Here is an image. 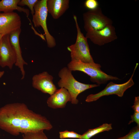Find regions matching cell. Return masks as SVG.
Returning <instances> with one entry per match:
<instances>
[{
  "label": "cell",
  "instance_id": "obj_10",
  "mask_svg": "<svg viewBox=\"0 0 139 139\" xmlns=\"http://www.w3.org/2000/svg\"><path fill=\"white\" fill-rule=\"evenodd\" d=\"M20 16L14 12H0V34H9L13 31L21 28Z\"/></svg>",
  "mask_w": 139,
  "mask_h": 139
},
{
  "label": "cell",
  "instance_id": "obj_18",
  "mask_svg": "<svg viewBox=\"0 0 139 139\" xmlns=\"http://www.w3.org/2000/svg\"><path fill=\"white\" fill-rule=\"evenodd\" d=\"M117 139H139V126L133 128L127 135Z\"/></svg>",
  "mask_w": 139,
  "mask_h": 139
},
{
  "label": "cell",
  "instance_id": "obj_6",
  "mask_svg": "<svg viewBox=\"0 0 139 139\" xmlns=\"http://www.w3.org/2000/svg\"><path fill=\"white\" fill-rule=\"evenodd\" d=\"M83 19L84 28L86 33L101 30L112 23L111 19L103 13L99 7L84 13Z\"/></svg>",
  "mask_w": 139,
  "mask_h": 139
},
{
  "label": "cell",
  "instance_id": "obj_1",
  "mask_svg": "<svg viewBox=\"0 0 139 139\" xmlns=\"http://www.w3.org/2000/svg\"><path fill=\"white\" fill-rule=\"evenodd\" d=\"M53 126L45 117L22 103H8L0 108V129L14 136L50 130Z\"/></svg>",
  "mask_w": 139,
  "mask_h": 139
},
{
  "label": "cell",
  "instance_id": "obj_4",
  "mask_svg": "<svg viewBox=\"0 0 139 139\" xmlns=\"http://www.w3.org/2000/svg\"><path fill=\"white\" fill-rule=\"evenodd\" d=\"M73 18L77 31L76 41L75 44L67 47L70 52L71 61H80L85 63H94L90 53L88 39L81 31L76 16L74 15Z\"/></svg>",
  "mask_w": 139,
  "mask_h": 139
},
{
  "label": "cell",
  "instance_id": "obj_7",
  "mask_svg": "<svg viewBox=\"0 0 139 139\" xmlns=\"http://www.w3.org/2000/svg\"><path fill=\"white\" fill-rule=\"evenodd\" d=\"M138 65V63L136 64L132 74L127 82L121 84H117L110 82L101 91L96 94L89 95L86 97L85 101L89 102L95 101L103 96L110 95L116 94L119 97H123L125 92L134 84L133 77Z\"/></svg>",
  "mask_w": 139,
  "mask_h": 139
},
{
  "label": "cell",
  "instance_id": "obj_26",
  "mask_svg": "<svg viewBox=\"0 0 139 139\" xmlns=\"http://www.w3.org/2000/svg\"></svg>",
  "mask_w": 139,
  "mask_h": 139
},
{
  "label": "cell",
  "instance_id": "obj_13",
  "mask_svg": "<svg viewBox=\"0 0 139 139\" xmlns=\"http://www.w3.org/2000/svg\"><path fill=\"white\" fill-rule=\"evenodd\" d=\"M71 96L68 90L61 88L57 89L55 92L48 99L47 103L48 106L52 108L56 109L65 107L68 102H71Z\"/></svg>",
  "mask_w": 139,
  "mask_h": 139
},
{
  "label": "cell",
  "instance_id": "obj_21",
  "mask_svg": "<svg viewBox=\"0 0 139 139\" xmlns=\"http://www.w3.org/2000/svg\"><path fill=\"white\" fill-rule=\"evenodd\" d=\"M84 5L89 10H93L99 7V4L97 0H86L84 2Z\"/></svg>",
  "mask_w": 139,
  "mask_h": 139
},
{
  "label": "cell",
  "instance_id": "obj_22",
  "mask_svg": "<svg viewBox=\"0 0 139 139\" xmlns=\"http://www.w3.org/2000/svg\"><path fill=\"white\" fill-rule=\"evenodd\" d=\"M131 120L128 123L130 124L133 122H135L137 125L139 126V112L134 111V114L131 116Z\"/></svg>",
  "mask_w": 139,
  "mask_h": 139
},
{
  "label": "cell",
  "instance_id": "obj_19",
  "mask_svg": "<svg viewBox=\"0 0 139 139\" xmlns=\"http://www.w3.org/2000/svg\"><path fill=\"white\" fill-rule=\"evenodd\" d=\"M59 137L61 139L67 138H78L81 137V135L73 131H69L66 130L59 132Z\"/></svg>",
  "mask_w": 139,
  "mask_h": 139
},
{
  "label": "cell",
  "instance_id": "obj_8",
  "mask_svg": "<svg viewBox=\"0 0 139 139\" xmlns=\"http://www.w3.org/2000/svg\"><path fill=\"white\" fill-rule=\"evenodd\" d=\"M16 61V54L10 43L9 34L4 35L0 46V66L7 67L11 70Z\"/></svg>",
  "mask_w": 139,
  "mask_h": 139
},
{
  "label": "cell",
  "instance_id": "obj_20",
  "mask_svg": "<svg viewBox=\"0 0 139 139\" xmlns=\"http://www.w3.org/2000/svg\"><path fill=\"white\" fill-rule=\"evenodd\" d=\"M38 0H21L18 3L19 6H27L30 9L32 16L34 13V7Z\"/></svg>",
  "mask_w": 139,
  "mask_h": 139
},
{
  "label": "cell",
  "instance_id": "obj_25",
  "mask_svg": "<svg viewBox=\"0 0 139 139\" xmlns=\"http://www.w3.org/2000/svg\"><path fill=\"white\" fill-rule=\"evenodd\" d=\"M4 35L0 34V46L1 45L2 39L3 37V36Z\"/></svg>",
  "mask_w": 139,
  "mask_h": 139
},
{
  "label": "cell",
  "instance_id": "obj_9",
  "mask_svg": "<svg viewBox=\"0 0 139 139\" xmlns=\"http://www.w3.org/2000/svg\"><path fill=\"white\" fill-rule=\"evenodd\" d=\"M85 37L94 44L101 46L117 38L115 27L112 25L100 30L86 33Z\"/></svg>",
  "mask_w": 139,
  "mask_h": 139
},
{
  "label": "cell",
  "instance_id": "obj_16",
  "mask_svg": "<svg viewBox=\"0 0 139 139\" xmlns=\"http://www.w3.org/2000/svg\"><path fill=\"white\" fill-rule=\"evenodd\" d=\"M112 129V124L105 123L95 128L89 129L81 135L79 139H90L95 135L105 131Z\"/></svg>",
  "mask_w": 139,
  "mask_h": 139
},
{
  "label": "cell",
  "instance_id": "obj_12",
  "mask_svg": "<svg viewBox=\"0 0 139 139\" xmlns=\"http://www.w3.org/2000/svg\"><path fill=\"white\" fill-rule=\"evenodd\" d=\"M21 31V28L14 30L9 34V38L10 43L15 52L16 61L15 64L20 69L22 75L21 80L25 77V72L24 66L27 65L28 63L23 59L21 49L20 45L19 37Z\"/></svg>",
  "mask_w": 139,
  "mask_h": 139
},
{
  "label": "cell",
  "instance_id": "obj_15",
  "mask_svg": "<svg viewBox=\"0 0 139 139\" xmlns=\"http://www.w3.org/2000/svg\"><path fill=\"white\" fill-rule=\"evenodd\" d=\"M20 0H2L0 1V12H7L17 10L23 12L28 17L30 14L29 10L18 5Z\"/></svg>",
  "mask_w": 139,
  "mask_h": 139
},
{
  "label": "cell",
  "instance_id": "obj_23",
  "mask_svg": "<svg viewBox=\"0 0 139 139\" xmlns=\"http://www.w3.org/2000/svg\"><path fill=\"white\" fill-rule=\"evenodd\" d=\"M132 108L134 111L139 112V97H135L133 105Z\"/></svg>",
  "mask_w": 139,
  "mask_h": 139
},
{
  "label": "cell",
  "instance_id": "obj_11",
  "mask_svg": "<svg viewBox=\"0 0 139 139\" xmlns=\"http://www.w3.org/2000/svg\"><path fill=\"white\" fill-rule=\"evenodd\" d=\"M53 76L47 71L34 75L32 78V85L35 89L50 95L57 90L54 84Z\"/></svg>",
  "mask_w": 139,
  "mask_h": 139
},
{
  "label": "cell",
  "instance_id": "obj_24",
  "mask_svg": "<svg viewBox=\"0 0 139 139\" xmlns=\"http://www.w3.org/2000/svg\"><path fill=\"white\" fill-rule=\"evenodd\" d=\"M4 73V71H0V79L3 75Z\"/></svg>",
  "mask_w": 139,
  "mask_h": 139
},
{
  "label": "cell",
  "instance_id": "obj_17",
  "mask_svg": "<svg viewBox=\"0 0 139 139\" xmlns=\"http://www.w3.org/2000/svg\"><path fill=\"white\" fill-rule=\"evenodd\" d=\"M43 130L22 134V139H48Z\"/></svg>",
  "mask_w": 139,
  "mask_h": 139
},
{
  "label": "cell",
  "instance_id": "obj_3",
  "mask_svg": "<svg viewBox=\"0 0 139 139\" xmlns=\"http://www.w3.org/2000/svg\"><path fill=\"white\" fill-rule=\"evenodd\" d=\"M67 66L72 71H79L86 74L90 77L92 82L99 85L110 80H120L117 77L106 74L101 70L100 64L95 63H85L80 61H71Z\"/></svg>",
  "mask_w": 139,
  "mask_h": 139
},
{
  "label": "cell",
  "instance_id": "obj_2",
  "mask_svg": "<svg viewBox=\"0 0 139 139\" xmlns=\"http://www.w3.org/2000/svg\"><path fill=\"white\" fill-rule=\"evenodd\" d=\"M67 67H64L59 72L58 75L60 79L58 82L59 87L64 88L69 92L71 98V103L77 104L78 95L85 90L99 86L97 84H88L81 83L76 80Z\"/></svg>",
  "mask_w": 139,
  "mask_h": 139
},
{
  "label": "cell",
  "instance_id": "obj_5",
  "mask_svg": "<svg viewBox=\"0 0 139 139\" xmlns=\"http://www.w3.org/2000/svg\"><path fill=\"white\" fill-rule=\"evenodd\" d=\"M47 0H39L35 5L34 13L32 16V22L35 27H41L44 32L46 41L47 46L52 48L55 46L56 41L55 38L50 33L48 29L47 20L48 11Z\"/></svg>",
  "mask_w": 139,
  "mask_h": 139
},
{
  "label": "cell",
  "instance_id": "obj_14",
  "mask_svg": "<svg viewBox=\"0 0 139 139\" xmlns=\"http://www.w3.org/2000/svg\"><path fill=\"white\" fill-rule=\"evenodd\" d=\"M69 0H47L48 13L54 19H58L69 8Z\"/></svg>",
  "mask_w": 139,
  "mask_h": 139
}]
</instances>
